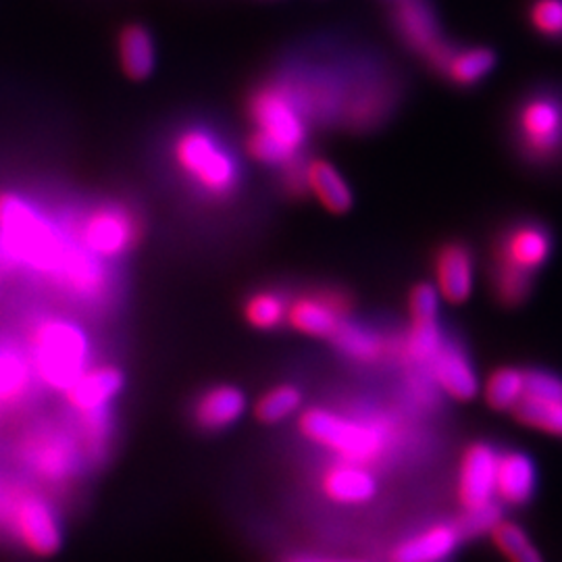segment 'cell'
I'll return each mask as SVG.
<instances>
[{
	"label": "cell",
	"instance_id": "29",
	"mask_svg": "<svg viewBox=\"0 0 562 562\" xmlns=\"http://www.w3.org/2000/svg\"><path fill=\"white\" fill-rule=\"evenodd\" d=\"M443 336L438 322H411L406 340L402 344V352L406 359L419 364H429L442 348Z\"/></svg>",
	"mask_w": 562,
	"mask_h": 562
},
{
	"label": "cell",
	"instance_id": "3",
	"mask_svg": "<svg viewBox=\"0 0 562 562\" xmlns=\"http://www.w3.org/2000/svg\"><path fill=\"white\" fill-rule=\"evenodd\" d=\"M32 369L42 382L67 390L90 362V344L80 325L65 319L41 322L30 338Z\"/></svg>",
	"mask_w": 562,
	"mask_h": 562
},
{
	"label": "cell",
	"instance_id": "35",
	"mask_svg": "<svg viewBox=\"0 0 562 562\" xmlns=\"http://www.w3.org/2000/svg\"><path fill=\"white\" fill-rule=\"evenodd\" d=\"M440 301V292L434 283L415 285L408 296L411 322H438Z\"/></svg>",
	"mask_w": 562,
	"mask_h": 562
},
{
	"label": "cell",
	"instance_id": "11",
	"mask_svg": "<svg viewBox=\"0 0 562 562\" xmlns=\"http://www.w3.org/2000/svg\"><path fill=\"white\" fill-rule=\"evenodd\" d=\"M13 531L30 552L38 557L55 554L63 542L59 517L38 496H21L13 506Z\"/></svg>",
	"mask_w": 562,
	"mask_h": 562
},
{
	"label": "cell",
	"instance_id": "25",
	"mask_svg": "<svg viewBox=\"0 0 562 562\" xmlns=\"http://www.w3.org/2000/svg\"><path fill=\"white\" fill-rule=\"evenodd\" d=\"M483 396L494 411H515L525 396V371L513 367L494 371L485 382Z\"/></svg>",
	"mask_w": 562,
	"mask_h": 562
},
{
	"label": "cell",
	"instance_id": "33",
	"mask_svg": "<svg viewBox=\"0 0 562 562\" xmlns=\"http://www.w3.org/2000/svg\"><path fill=\"white\" fill-rule=\"evenodd\" d=\"M30 383V364L13 352L0 355V404L20 398Z\"/></svg>",
	"mask_w": 562,
	"mask_h": 562
},
{
	"label": "cell",
	"instance_id": "23",
	"mask_svg": "<svg viewBox=\"0 0 562 562\" xmlns=\"http://www.w3.org/2000/svg\"><path fill=\"white\" fill-rule=\"evenodd\" d=\"M494 67H496V55L492 48L469 46V48H452L440 74L446 76V80L461 88H471L480 83L483 78H487Z\"/></svg>",
	"mask_w": 562,
	"mask_h": 562
},
{
	"label": "cell",
	"instance_id": "37",
	"mask_svg": "<svg viewBox=\"0 0 562 562\" xmlns=\"http://www.w3.org/2000/svg\"><path fill=\"white\" fill-rule=\"evenodd\" d=\"M288 562H367V561H344V559H311V557H299Z\"/></svg>",
	"mask_w": 562,
	"mask_h": 562
},
{
	"label": "cell",
	"instance_id": "12",
	"mask_svg": "<svg viewBox=\"0 0 562 562\" xmlns=\"http://www.w3.org/2000/svg\"><path fill=\"white\" fill-rule=\"evenodd\" d=\"M498 450L490 443H471L462 454L459 467V501L462 508L496 501Z\"/></svg>",
	"mask_w": 562,
	"mask_h": 562
},
{
	"label": "cell",
	"instance_id": "22",
	"mask_svg": "<svg viewBox=\"0 0 562 562\" xmlns=\"http://www.w3.org/2000/svg\"><path fill=\"white\" fill-rule=\"evenodd\" d=\"M120 60L132 80H146L157 65V48L150 32L142 25H127L120 36Z\"/></svg>",
	"mask_w": 562,
	"mask_h": 562
},
{
	"label": "cell",
	"instance_id": "28",
	"mask_svg": "<svg viewBox=\"0 0 562 562\" xmlns=\"http://www.w3.org/2000/svg\"><path fill=\"white\" fill-rule=\"evenodd\" d=\"M301 404V390H296L294 385H278V387L265 392L257 401L255 415L261 423L276 425V423L285 422L292 415H296Z\"/></svg>",
	"mask_w": 562,
	"mask_h": 562
},
{
	"label": "cell",
	"instance_id": "21",
	"mask_svg": "<svg viewBox=\"0 0 562 562\" xmlns=\"http://www.w3.org/2000/svg\"><path fill=\"white\" fill-rule=\"evenodd\" d=\"M306 188L329 213L341 215L352 206V192L331 162L323 159L306 162Z\"/></svg>",
	"mask_w": 562,
	"mask_h": 562
},
{
	"label": "cell",
	"instance_id": "19",
	"mask_svg": "<svg viewBox=\"0 0 562 562\" xmlns=\"http://www.w3.org/2000/svg\"><path fill=\"white\" fill-rule=\"evenodd\" d=\"M538 473L533 461L522 452L498 454L496 471V501L506 506H522L536 494Z\"/></svg>",
	"mask_w": 562,
	"mask_h": 562
},
{
	"label": "cell",
	"instance_id": "8",
	"mask_svg": "<svg viewBox=\"0 0 562 562\" xmlns=\"http://www.w3.org/2000/svg\"><path fill=\"white\" fill-rule=\"evenodd\" d=\"M392 25L408 50L419 55L436 71H442L454 46L443 41L440 21L427 0H398L392 9Z\"/></svg>",
	"mask_w": 562,
	"mask_h": 562
},
{
	"label": "cell",
	"instance_id": "1",
	"mask_svg": "<svg viewBox=\"0 0 562 562\" xmlns=\"http://www.w3.org/2000/svg\"><path fill=\"white\" fill-rule=\"evenodd\" d=\"M0 246L34 271L80 299H97L104 288L101 265L59 227L18 194H0Z\"/></svg>",
	"mask_w": 562,
	"mask_h": 562
},
{
	"label": "cell",
	"instance_id": "27",
	"mask_svg": "<svg viewBox=\"0 0 562 562\" xmlns=\"http://www.w3.org/2000/svg\"><path fill=\"white\" fill-rule=\"evenodd\" d=\"M288 302L278 292L262 290L252 294L244 304V317L252 327L269 331L278 329L288 317Z\"/></svg>",
	"mask_w": 562,
	"mask_h": 562
},
{
	"label": "cell",
	"instance_id": "15",
	"mask_svg": "<svg viewBox=\"0 0 562 562\" xmlns=\"http://www.w3.org/2000/svg\"><path fill=\"white\" fill-rule=\"evenodd\" d=\"M123 387V375L115 367H88L76 382L65 390V398L80 415L104 411Z\"/></svg>",
	"mask_w": 562,
	"mask_h": 562
},
{
	"label": "cell",
	"instance_id": "2",
	"mask_svg": "<svg viewBox=\"0 0 562 562\" xmlns=\"http://www.w3.org/2000/svg\"><path fill=\"white\" fill-rule=\"evenodd\" d=\"M552 252V238L540 223H517L498 240L492 292L504 306H519L529 299L533 276L542 269Z\"/></svg>",
	"mask_w": 562,
	"mask_h": 562
},
{
	"label": "cell",
	"instance_id": "24",
	"mask_svg": "<svg viewBox=\"0 0 562 562\" xmlns=\"http://www.w3.org/2000/svg\"><path fill=\"white\" fill-rule=\"evenodd\" d=\"M329 340H334L341 352L355 361L378 362L387 355L385 338L371 329H364L348 322H341L340 327L334 331Z\"/></svg>",
	"mask_w": 562,
	"mask_h": 562
},
{
	"label": "cell",
	"instance_id": "9",
	"mask_svg": "<svg viewBox=\"0 0 562 562\" xmlns=\"http://www.w3.org/2000/svg\"><path fill=\"white\" fill-rule=\"evenodd\" d=\"M140 236L136 217L115 204L90 211L78 227L81 248L94 259H113L125 255Z\"/></svg>",
	"mask_w": 562,
	"mask_h": 562
},
{
	"label": "cell",
	"instance_id": "7",
	"mask_svg": "<svg viewBox=\"0 0 562 562\" xmlns=\"http://www.w3.org/2000/svg\"><path fill=\"white\" fill-rule=\"evenodd\" d=\"M517 144L529 161L548 162L562 153V102L536 94L517 113Z\"/></svg>",
	"mask_w": 562,
	"mask_h": 562
},
{
	"label": "cell",
	"instance_id": "31",
	"mask_svg": "<svg viewBox=\"0 0 562 562\" xmlns=\"http://www.w3.org/2000/svg\"><path fill=\"white\" fill-rule=\"evenodd\" d=\"M527 21L546 41H562V0H531L527 4Z\"/></svg>",
	"mask_w": 562,
	"mask_h": 562
},
{
	"label": "cell",
	"instance_id": "18",
	"mask_svg": "<svg viewBox=\"0 0 562 562\" xmlns=\"http://www.w3.org/2000/svg\"><path fill=\"white\" fill-rule=\"evenodd\" d=\"M23 459L42 477L65 480L76 469V448L59 434L46 431L25 442Z\"/></svg>",
	"mask_w": 562,
	"mask_h": 562
},
{
	"label": "cell",
	"instance_id": "6",
	"mask_svg": "<svg viewBox=\"0 0 562 562\" xmlns=\"http://www.w3.org/2000/svg\"><path fill=\"white\" fill-rule=\"evenodd\" d=\"M248 115L255 130L262 136L278 142L292 155H299L308 132V120L288 81L267 83L259 88L248 102Z\"/></svg>",
	"mask_w": 562,
	"mask_h": 562
},
{
	"label": "cell",
	"instance_id": "32",
	"mask_svg": "<svg viewBox=\"0 0 562 562\" xmlns=\"http://www.w3.org/2000/svg\"><path fill=\"white\" fill-rule=\"evenodd\" d=\"M385 106L387 101L383 97L382 86H364V90L357 92L352 101L344 104L348 123H355L361 127H369L371 123L382 120Z\"/></svg>",
	"mask_w": 562,
	"mask_h": 562
},
{
	"label": "cell",
	"instance_id": "4",
	"mask_svg": "<svg viewBox=\"0 0 562 562\" xmlns=\"http://www.w3.org/2000/svg\"><path fill=\"white\" fill-rule=\"evenodd\" d=\"M181 173L211 199H227L240 181V165L220 138L202 127H190L173 144Z\"/></svg>",
	"mask_w": 562,
	"mask_h": 562
},
{
	"label": "cell",
	"instance_id": "17",
	"mask_svg": "<svg viewBox=\"0 0 562 562\" xmlns=\"http://www.w3.org/2000/svg\"><path fill=\"white\" fill-rule=\"evenodd\" d=\"M461 540L457 525L438 522L398 543L390 554V562H442Z\"/></svg>",
	"mask_w": 562,
	"mask_h": 562
},
{
	"label": "cell",
	"instance_id": "20",
	"mask_svg": "<svg viewBox=\"0 0 562 562\" xmlns=\"http://www.w3.org/2000/svg\"><path fill=\"white\" fill-rule=\"evenodd\" d=\"M246 413V396L234 385H217L194 404V422L206 431L227 429Z\"/></svg>",
	"mask_w": 562,
	"mask_h": 562
},
{
	"label": "cell",
	"instance_id": "26",
	"mask_svg": "<svg viewBox=\"0 0 562 562\" xmlns=\"http://www.w3.org/2000/svg\"><path fill=\"white\" fill-rule=\"evenodd\" d=\"M490 538L508 562H543L540 550L533 546L527 531L517 522H498L490 531Z\"/></svg>",
	"mask_w": 562,
	"mask_h": 562
},
{
	"label": "cell",
	"instance_id": "5",
	"mask_svg": "<svg viewBox=\"0 0 562 562\" xmlns=\"http://www.w3.org/2000/svg\"><path fill=\"white\" fill-rule=\"evenodd\" d=\"M302 436L325 450L338 454L341 461H378L387 448V436L380 425L361 422L327 408H308L302 413Z\"/></svg>",
	"mask_w": 562,
	"mask_h": 562
},
{
	"label": "cell",
	"instance_id": "10",
	"mask_svg": "<svg viewBox=\"0 0 562 562\" xmlns=\"http://www.w3.org/2000/svg\"><path fill=\"white\" fill-rule=\"evenodd\" d=\"M350 308L348 294L340 290H319L288 302L285 323L304 336L331 338L340 323L346 322Z\"/></svg>",
	"mask_w": 562,
	"mask_h": 562
},
{
	"label": "cell",
	"instance_id": "14",
	"mask_svg": "<svg viewBox=\"0 0 562 562\" xmlns=\"http://www.w3.org/2000/svg\"><path fill=\"white\" fill-rule=\"evenodd\" d=\"M323 494L338 504L371 503L378 494V480L367 464L355 461H338L322 477Z\"/></svg>",
	"mask_w": 562,
	"mask_h": 562
},
{
	"label": "cell",
	"instance_id": "13",
	"mask_svg": "<svg viewBox=\"0 0 562 562\" xmlns=\"http://www.w3.org/2000/svg\"><path fill=\"white\" fill-rule=\"evenodd\" d=\"M436 273V288L440 299L448 304H462L469 301L475 288V261L471 250L459 244L450 241L443 244L434 261Z\"/></svg>",
	"mask_w": 562,
	"mask_h": 562
},
{
	"label": "cell",
	"instance_id": "36",
	"mask_svg": "<svg viewBox=\"0 0 562 562\" xmlns=\"http://www.w3.org/2000/svg\"><path fill=\"white\" fill-rule=\"evenodd\" d=\"M536 401H562V380L554 373L546 371H527L525 373V396Z\"/></svg>",
	"mask_w": 562,
	"mask_h": 562
},
{
	"label": "cell",
	"instance_id": "34",
	"mask_svg": "<svg viewBox=\"0 0 562 562\" xmlns=\"http://www.w3.org/2000/svg\"><path fill=\"white\" fill-rule=\"evenodd\" d=\"M501 521H503V510L496 501H492L480 506H467L461 519L454 525L461 538H477L483 533H490Z\"/></svg>",
	"mask_w": 562,
	"mask_h": 562
},
{
	"label": "cell",
	"instance_id": "30",
	"mask_svg": "<svg viewBox=\"0 0 562 562\" xmlns=\"http://www.w3.org/2000/svg\"><path fill=\"white\" fill-rule=\"evenodd\" d=\"M513 413L522 425L548 436L562 438V401L522 398L521 404Z\"/></svg>",
	"mask_w": 562,
	"mask_h": 562
},
{
	"label": "cell",
	"instance_id": "16",
	"mask_svg": "<svg viewBox=\"0 0 562 562\" xmlns=\"http://www.w3.org/2000/svg\"><path fill=\"white\" fill-rule=\"evenodd\" d=\"M434 382L443 394L459 402L473 401L480 394V380L469 357L454 344H443L440 352L429 362Z\"/></svg>",
	"mask_w": 562,
	"mask_h": 562
}]
</instances>
